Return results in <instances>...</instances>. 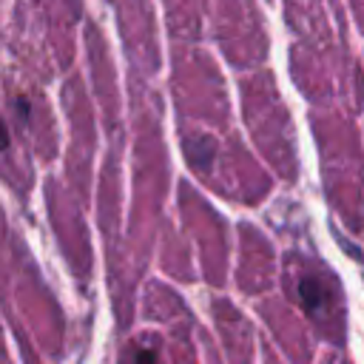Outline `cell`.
Instances as JSON below:
<instances>
[{"instance_id":"obj_1","label":"cell","mask_w":364,"mask_h":364,"mask_svg":"<svg viewBox=\"0 0 364 364\" xmlns=\"http://www.w3.org/2000/svg\"><path fill=\"white\" fill-rule=\"evenodd\" d=\"M301 299H304V307L307 310H318V304H321V299H318V287H316V282H301Z\"/></svg>"},{"instance_id":"obj_2","label":"cell","mask_w":364,"mask_h":364,"mask_svg":"<svg viewBox=\"0 0 364 364\" xmlns=\"http://www.w3.org/2000/svg\"><path fill=\"white\" fill-rule=\"evenodd\" d=\"M134 364H156V355H154L151 350H142V353H136Z\"/></svg>"},{"instance_id":"obj_3","label":"cell","mask_w":364,"mask_h":364,"mask_svg":"<svg viewBox=\"0 0 364 364\" xmlns=\"http://www.w3.org/2000/svg\"><path fill=\"white\" fill-rule=\"evenodd\" d=\"M9 145V131H6V125H3V119H0V151Z\"/></svg>"}]
</instances>
